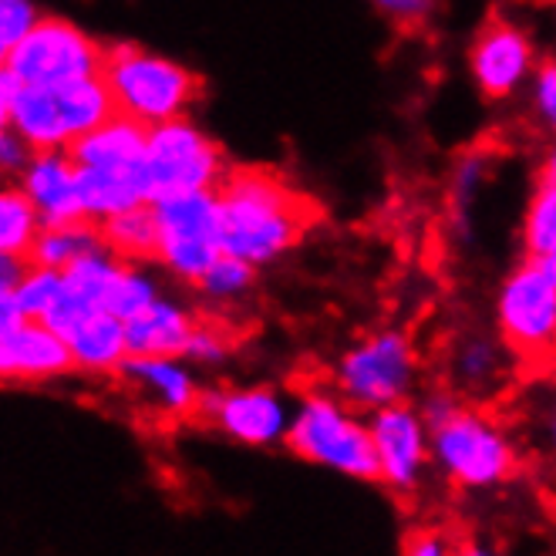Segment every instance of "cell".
Here are the masks:
<instances>
[{
    "mask_svg": "<svg viewBox=\"0 0 556 556\" xmlns=\"http://www.w3.org/2000/svg\"><path fill=\"white\" fill-rule=\"evenodd\" d=\"M216 200L223 253L256 270L298 250L324 216L314 195L270 166H230L216 186Z\"/></svg>",
    "mask_w": 556,
    "mask_h": 556,
    "instance_id": "1",
    "label": "cell"
},
{
    "mask_svg": "<svg viewBox=\"0 0 556 556\" xmlns=\"http://www.w3.org/2000/svg\"><path fill=\"white\" fill-rule=\"evenodd\" d=\"M418 408L432 429V463L452 485L482 493L516 476L519 448L496 415L452 388L425 395Z\"/></svg>",
    "mask_w": 556,
    "mask_h": 556,
    "instance_id": "2",
    "label": "cell"
},
{
    "mask_svg": "<svg viewBox=\"0 0 556 556\" xmlns=\"http://www.w3.org/2000/svg\"><path fill=\"white\" fill-rule=\"evenodd\" d=\"M298 459L341 472L357 482H378V452L371 425L351 408L338 391L311 388L293 405L290 432L283 442Z\"/></svg>",
    "mask_w": 556,
    "mask_h": 556,
    "instance_id": "3",
    "label": "cell"
},
{
    "mask_svg": "<svg viewBox=\"0 0 556 556\" xmlns=\"http://www.w3.org/2000/svg\"><path fill=\"white\" fill-rule=\"evenodd\" d=\"M102 78L115 98L118 115H128L149 128L186 118L189 109L203 98V78L192 68L139 45H109Z\"/></svg>",
    "mask_w": 556,
    "mask_h": 556,
    "instance_id": "4",
    "label": "cell"
},
{
    "mask_svg": "<svg viewBox=\"0 0 556 556\" xmlns=\"http://www.w3.org/2000/svg\"><path fill=\"white\" fill-rule=\"evenodd\" d=\"M421 378L415 341L399 327H381L357 338L331 371L338 395L357 412H378L399 402H412Z\"/></svg>",
    "mask_w": 556,
    "mask_h": 556,
    "instance_id": "5",
    "label": "cell"
},
{
    "mask_svg": "<svg viewBox=\"0 0 556 556\" xmlns=\"http://www.w3.org/2000/svg\"><path fill=\"white\" fill-rule=\"evenodd\" d=\"M496 334L513 351L519 371H556V280L522 256L496 293Z\"/></svg>",
    "mask_w": 556,
    "mask_h": 556,
    "instance_id": "6",
    "label": "cell"
},
{
    "mask_svg": "<svg viewBox=\"0 0 556 556\" xmlns=\"http://www.w3.org/2000/svg\"><path fill=\"white\" fill-rule=\"evenodd\" d=\"M159 219V267L182 283H195L223 256L216 189L173 192L152 200Z\"/></svg>",
    "mask_w": 556,
    "mask_h": 556,
    "instance_id": "7",
    "label": "cell"
},
{
    "mask_svg": "<svg viewBox=\"0 0 556 556\" xmlns=\"http://www.w3.org/2000/svg\"><path fill=\"white\" fill-rule=\"evenodd\" d=\"M105 51L109 45L91 38L75 21L41 17L38 27L4 54V68H11L24 85L58 88L102 75Z\"/></svg>",
    "mask_w": 556,
    "mask_h": 556,
    "instance_id": "8",
    "label": "cell"
},
{
    "mask_svg": "<svg viewBox=\"0 0 556 556\" xmlns=\"http://www.w3.org/2000/svg\"><path fill=\"white\" fill-rule=\"evenodd\" d=\"M146 173L152 186V200L173 192H203L216 189L230 173L223 149L195 125L189 115L149 128Z\"/></svg>",
    "mask_w": 556,
    "mask_h": 556,
    "instance_id": "9",
    "label": "cell"
},
{
    "mask_svg": "<svg viewBox=\"0 0 556 556\" xmlns=\"http://www.w3.org/2000/svg\"><path fill=\"white\" fill-rule=\"evenodd\" d=\"M293 408L283 402V395L270 384H230L206 391L200 418L226 435L237 445L247 448H270L287 442Z\"/></svg>",
    "mask_w": 556,
    "mask_h": 556,
    "instance_id": "10",
    "label": "cell"
},
{
    "mask_svg": "<svg viewBox=\"0 0 556 556\" xmlns=\"http://www.w3.org/2000/svg\"><path fill=\"white\" fill-rule=\"evenodd\" d=\"M368 425L378 452V482L388 493L412 500L425 482V469L432 466L429 421L418 405L399 402L371 412Z\"/></svg>",
    "mask_w": 556,
    "mask_h": 556,
    "instance_id": "11",
    "label": "cell"
},
{
    "mask_svg": "<svg viewBox=\"0 0 556 556\" xmlns=\"http://www.w3.org/2000/svg\"><path fill=\"white\" fill-rule=\"evenodd\" d=\"M536 45L513 17H485L469 45V75L485 102H509L530 88L536 72Z\"/></svg>",
    "mask_w": 556,
    "mask_h": 556,
    "instance_id": "12",
    "label": "cell"
},
{
    "mask_svg": "<svg viewBox=\"0 0 556 556\" xmlns=\"http://www.w3.org/2000/svg\"><path fill=\"white\" fill-rule=\"evenodd\" d=\"M48 327L68 341L75 368L85 375H118L128 357V327L105 307H91L61 287L54 307L45 317Z\"/></svg>",
    "mask_w": 556,
    "mask_h": 556,
    "instance_id": "13",
    "label": "cell"
},
{
    "mask_svg": "<svg viewBox=\"0 0 556 556\" xmlns=\"http://www.w3.org/2000/svg\"><path fill=\"white\" fill-rule=\"evenodd\" d=\"M115 378L159 418H169V421L200 418L206 388L200 384V378H195L186 357L128 354Z\"/></svg>",
    "mask_w": 556,
    "mask_h": 556,
    "instance_id": "14",
    "label": "cell"
},
{
    "mask_svg": "<svg viewBox=\"0 0 556 556\" xmlns=\"http://www.w3.org/2000/svg\"><path fill=\"white\" fill-rule=\"evenodd\" d=\"M78 371L72 348L45 320H24L0 334V375L8 384H45Z\"/></svg>",
    "mask_w": 556,
    "mask_h": 556,
    "instance_id": "15",
    "label": "cell"
},
{
    "mask_svg": "<svg viewBox=\"0 0 556 556\" xmlns=\"http://www.w3.org/2000/svg\"><path fill=\"white\" fill-rule=\"evenodd\" d=\"M14 182L27 192V200L38 206L45 226L88 219L85 206H81L78 166H75V159H72L68 149L35 152L27 166H24V173Z\"/></svg>",
    "mask_w": 556,
    "mask_h": 556,
    "instance_id": "16",
    "label": "cell"
},
{
    "mask_svg": "<svg viewBox=\"0 0 556 556\" xmlns=\"http://www.w3.org/2000/svg\"><path fill=\"white\" fill-rule=\"evenodd\" d=\"M513 371H519V365L500 334L472 331L448 351V388L459 391L466 402L496 395Z\"/></svg>",
    "mask_w": 556,
    "mask_h": 556,
    "instance_id": "17",
    "label": "cell"
},
{
    "mask_svg": "<svg viewBox=\"0 0 556 556\" xmlns=\"http://www.w3.org/2000/svg\"><path fill=\"white\" fill-rule=\"evenodd\" d=\"M146 149L149 125L128 115H112L105 125L78 139L68 152L81 169H146Z\"/></svg>",
    "mask_w": 556,
    "mask_h": 556,
    "instance_id": "18",
    "label": "cell"
},
{
    "mask_svg": "<svg viewBox=\"0 0 556 556\" xmlns=\"http://www.w3.org/2000/svg\"><path fill=\"white\" fill-rule=\"evenodd\" d=\"M200 314L179 301L159 298L149 311L132 317L128 327V354L139 357H186L189 338Z\"/></svg>",
    "mask_w": 556,
    "mask_h": 556,
    "instance_id": "19",
    "label": "cell"
},
{
    "mask_svg": "<svg viewBox=\"0 0 556 556\" xmlns=\"http://www.w3.org/2000/svg\"><path fill=\"white\" fill-rule=\"evenodd\" d=\"M102 250H109L102 237V223H94V219L58 223V226H45V233L38 237L35 250H30L27 264L64 274L75 264H81L85 256L102 253Z\"/></svg>",
    "mask_w": 556,
    "mask_h": 556,
    "instance_id": "20",
    "label": "cell"
},
{
    "mask_svg": "<svg viewBox=\"0 0 556 556\" xmlns=\"http://www.w3.org/2000/svg\"><path fill=\"white\" fill-rule=\"evenodd\" d=\"M105 247L128 264H155L159 260V219L155 206L142 203L102 223Z\"/></svg>",
    "mask_w": 556,
    "mask_h": 556,
    "instance_id": "21",
    "label": "cell"
},
{
    "mask_svg": "<svg viewBox=\"0 0 556 556\" xmlns=\"http://www.w3.org/2000/svg\"><path fill=\"white\" fill-rule=\"evenodd\" d=\"M41 233L45 219L38 206L27 200V192L17 182H8L0 189V256L27 260Z\"/></svg>",
    "mask_w": 556,
    "mask_h": 556,
    "instance_id": "22",
    "label": "cell"
},
{
    "mask_svg": "<svg viewBox=\"0 0 556 556\" xmlns=\"http://www.w3.org/2000/svg\"><path fill=\"white\" fill-rule=\"evenodd\" d=\"M253 283H256V267L240 256L223 253L216 264L192 283V290L200 293V301L210 304L213 311H230L233 304L250 298Z\"/></svg>",
    "mask_w": 556,
    "mask_h": 556,
    "instance_id": "23",
    "label": "cell"
},
{
    "mask_svg": "<svg viewBox=\"0 0 556 556\" xmlns=\"http://www.w3.org/2000/svg\"><path fill=\"white\" fill-rule=\"evenodd\" d=\"M519 243H522V256L530 260L556 256V182L546 179L533 182L527 213H522V226H519Z\"/></svg>",
    "mask_w": 556,
    "mask_h": 556,
    "instance_id": "24",
    "label": "cell"
},
{
    "mask_svg": "<svg viewBox=\"0 0 556 556\" xmlns=\"http://www.w3.org/2000/svg\"><path fill=\"white\" fill-rule=\"evenodd\" d=\"M162 298L159 293V283L152 274L142 270V264H122V270L115 274L109 293H105V311H112L115 317H122L125 324L139 317L142 311H149L155 301Z\"/></svg>",
    "mask_w": 556,
    "mask_h": 556,
    "instance_id": "25",
    "label": "cell"
},
{
    "mask_svg": "<svg viewBox=\"0 0 556 556\" xmlns=\"http://www.w3.org/2000/svg\"><path fill=\"white\" fill-rule=\"evenodd\" d=\"M64 287V274L58 270H48V267H38V264H27L24 277L11 287V290H0L8 293V298H14V304L21 307V314L27 320H45L48 311L54 307L58 293Z\"/></svg>",
    "mask_w": 556,
    "mask_h": 556,
    "instance_id": "26",
    "label": "cell"
},
{
    "mask_svg": "<svg viewBox=\"0 0 556 556\" xmlns=\"http://www.w3.org/2000/svg\"><path fill=\"white\" fill-rule=\"evenodd\" d=\"M233 348H237V338L230 331V324L219 314H200L195 331L189 338V348H186V362L200 368H213V365H223L226 357L233 354Z\"/></svg>",
    "mask_w": 556,
    "mask_h": 556,
    "instance_id": "27",
    "label": "cell"
},
{
    "mask_svg": "<svg viewBox=\"0 0 556 556\" xmlns=\"http://www.w3.org/2000/svg\"><path fill=\"white\" fill-rule=\"evenodd\" d=\"M530 112L556 139V54L540 58L536 72L530 78Z\"/></svg>",
    "mask_w": 556,
    "mask_h": 556,
    "instance_id": "28",
    "label": "cell"
},
{
    "mask_svg": "<svg viewBox=\"0 0 556 556\" xmlns=\"http://www.w3.org/2000/svg\"><path fill=\"white\" fill-rule=\"evenodd\" d=\"M371 8L395 30L418 35V30L432 24V17L439 11V0H371Z\"/></svg>",
    "mask_w": 556,
    "mask_h": 556,
    "instance_id": "29",
    "label": "cell"
},
{
    "mask_svg": "<svg viewBox=\"0 0 556 556\" xmlns=\"http://www.w3.org/2000/svg\"><path fill=\"white\" fill-rule=\"evenodd\" d=\"M38 21L41 14L35 0H0V54L14 51L38 27Z\"/></svg>",
    "mask_w": 556,
    "mask_h": 556,
    "instance_id": "30",
    "label": "cell"
},
{
    "mask_svg": "<svg viewBox=\"0 0 556 556\" xmlns=\"http://www.w3.org/2000/svg\"><path fill=\"white\" fill-rule=\"evenodd\" d=\"M402 556H455V543L442 527H415L402 543Z\"/></svg>",
    "mask_w": 556,
    "mask_h": 556,
    "instance_id": "31",
    "label": "cell"
},
{
    "mask_svg": "<svg viewBox=\"0 0 556 556\" xmlns=\"http://www.w3.org/2000/svg\"><path fill=\"white\" fill-rule=\"evenodd\" d=\"M30 155H35V149H30L14 128H4V132H0V173H4L8 182H14L24 173Z\"/></svg>",
    "mask_w": 556,
    "mask_h": 556,
    "instance_id": "32",
    "label": "cell"
},
{
    "mask_svg": "<svg viewBox=\"0 0 556 556\" xmlns=\"http://www.w3.org/2000/svg\"><path fill=\"white\" fill-rule=\"evenodd\" d=\"M540 432H543V445L549 452V459L556 466V381L546 388V395L540 399Z\"/></svg>",
    "mask_w": 556,
    "mask_h": 556,
    "instance_id": "33",
    "label": "cell"
},
{
    "mask_svg": "<svg viewBox=\"0 0 556 556\" xmlns=\"http://www.w3.org/2000/svg\"><path fill=\"white\" fill-rule=\"evenodd\" d=\"M536 179H546V182H556V139L546 146L540 166H536Z\"/></svg>",
    "mask_w": 556,
    "mask_h": 556,
    "instance_id": "34",
    "label": "cell"
},
{
    "mask_svg": "<svg viewBox=\"0 0 556 556\" xmlns=\"http://www.w3.org/2000/svg\"><path fill=\"white\" fill-rule=\"evenodd\" d=\"M455 556H503V553L493 549V546H485V543H479V540H466V543L455 546Z\"/></svg>",
    "mask_w": 556,
    "mask_h": 556,
    "instance_id": "35",
    "label": "cell"
}]
</instances>
